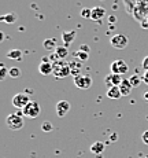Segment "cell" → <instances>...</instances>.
<instances>
[{"label": "cell", "instance_id": "obj_1", "mask_svg": "<svg viewBox=\"0 0 148 158\" xmlns=\"http://www.w3.org/2000/svg\"><path fill=\"white\" fill-rule=\"evenodd\" d=\"M23 113L22 111H18V113H11L7 115L6 118V124H7L8 129L11 131H21L25 125V121H23Z\"/></svg>", "mask_w": 148, "mask_h": 158}, {"label": "cell", "instance_id": "obj_2", "mask_svg": "<svg viewBox=\"0 0 148 158\" xmlns=\"http://www.w3.org/2000/svg\"><path fill=\"white\" fill-rule=\"evenodd\" d=\"M52 74L55 76L56 78H65L67 77L69 74H71V68L70 63L63 62V60H58V62L54 63V72Z\"/></svg>", "mask_w": 148, "mask_h": 158}, {"label": "cell", "instance_id": "obj_3", "mask_svg": "<svg viewBox=\"0 0 148 158\" xmlns=\"http://www.w3.org/2000/svg\"><path fill=\"white\" fill-rule=\"evenodd\" d=\"M40 111H41L40 105H38V102H36V101H30L28 105L22 109L23 115L28 118H37L38 114H40Z\"/></svg>", "mask_w": 148, "mask_h": 158}, {"label": "cell", "instance_id": "obj_4", "mask_svg": "<svg viewBox=\"0 0 148 158\" xmlns=\"http://www.w3.org/2000/svg\"><path fill=\"white\" fill-rule=\"evenodd\" d=\"M92 83H93L92 77H90L89 74L81 73V74L74 77V85L77 88H80V89H89V88L92 87Z\"/></svg>", "mask_w": 148, "mask_h": 158}, {"label": "cell", "instance_id": "obj_5", "mask_svg": "<svg viewBox=\"0 0 148 158\" xmlns=\"http://www.w3.org/2000/svg\"><path fill=\"white\" fill-rule=\"evenodd\" d=\"M128 43H129V40L125 35H115L110 39L111 47H114L115 50H125L128 47Z\"/></svg>", "mask_w": 148, "mask_h": 158}, {"label": "cell", "instance_id": "obj_6", "mask_svg": "<svg viewBox=\"0 0 148 158\" xmlns=\"http://www.w3.org/2000/svg\"><path fill=\"white\" fill-rule=\"evenodd\" d=\"M110 70H111V73H115V74L122 76V74H125V73H128L129 66L123 59H117L110 65Z\"/></svg>", "mask_w": 148, "mask_h": 158}, {"label": "cell", "instance_id": "obj_7", "mask_svg": "<svg viewBox=\"0 0 148 158\" xmlns=\"http://www.w3.org/2000/svg\"><path fill=\"white\" fill-rule=\"evenodd\" d=\"M29 102H30V98H29L28 94H25V92L15 94L14 98H13V106L17 109H19V110H22Z\"/></svg>", "mask_w": 148, "mask_h": 158}, {"label": "cell", "instance_id": "obj_8", "mask_svg": "<svg viewBox=\"0 0 148 158\" xmlns=\"http://www.w3.org/2000/svg\"><path fill=\"white\" fill-rule=\"evenodd\" d=\"M70 109H71V105H70V102H67V101H59L58 103H56V106H55V111H56V115L58 117H65L66 114L70 111Z\"/></svg>", "mask_w": 148, "mask_h": 158}, {"label": "cell", "instance_id": "obj_9", "mask_svg": "<svg viewBox=\"0 0 148 158\" xmlns=\"http://www.w3.org/2000/svg\"><path fill=\"white\" fill-rule=\"evenodd\" d=\"M122 80H123V78L121 77V74H115V73H110L108 76H106L104 83H106V85H107L108 88H110V87H114V85L119 87V85H121V83H122Z\"/></svg>", "mask_w": 148, "mask_h": 158}, {"label": "cell", "instance_id": "obj_10", "mask_svg": "<svg viewBox=\"0 0 148 158\" xmlns=\"http://www.w3.org/2000/svg\"><path fill=\"white\" fill-rule=\"evenodd\" d=\"M38 72H40L43 76L52 74V72H54V63H51L50 59H47V58H45V59L43 58L41 63L38 65Z\"/></svg>", "mask_w": 148, "mask_h": 158}, {"label": "cell", "instance_id": "obj_11", "mask_svg": "<svg viewBox=\"0 0 148 158\" xmlns=\"http://www.w3.org/2000/svg\"><path fill=\"white\" fill-rule=\"evenodd\" d=\"M119 89H121V94H122V96L130 95L132 89H133V85L130 84L129 78H123L122 83H121V85H119Z\"/></svg>", "mask_w": 148, "mask_h": 158}, {"label": "cell", "instance_id": "obj_12", "mask_svg": "<svg viewBox=\"0 0 148 158\" xmlns=\"http://www.w3.org/2000/svg\"><path fill=\"white\" fill-rule=\"evenodd\" d=\"M75 36H77V32H75V30H70V32H63L62 33V40H63V43H65L66 47H69V45L73 43Z\"/></svg>", "mask_w": 148, "mask_h": 158}, {"label": "cell", "instance_id": "obj_13", "mask_svg": "<svg viewBox=\"0 0 148 158\" xmlns=\"http://www.w3.org/2000/svg\"><path fill=\"white\" fill-rule=\"evenodd\" d=\"M104 15H106V10H104V7H93L92 8V19L93 21H100L102 18H104Z\"/></svg>", "mask_w": 148, "mask_h": 158}, {"label": "cell", "instance_id": "obj_14", "mask_svg": "<svg viewBox=\"0 0 148 158\" xmlns=\"http://www.w3.org/2000/svg\"><path fill=\"white\" fill-rule=\"evenodd\" d=\"M121 96H122V94H121L119 87L114 85V87H110L107 89V98L108 99H119Z\"/></svg>", "mask_w": 148, "mask_h": 158}, {"label": "cell", "instance_id": "obj_15", "mask_svg": "<svg viewBox=\"0 0 148 158\" xmlns=\"http://www.w3.org/2000/svg\"><path fill=\"white\" fill-rule=\"evenodd\" d=\"M104 148H106V144L103 142H95V143L90 146V153L99 156V154H102L104 151Z\"/></svg>", "mask_w": 148, "mask_h": 158}, {"label": "cell", "instance_id": "obj_16", "mask_svg": "<svg viewBox=\"0 0 148 158\" xmlns=\"http://www.w3.org/2000/svg\"><path fill=\"white\" fill-rule=\"evenodd\" d=\"M22 56H23L22 51H21V50H17V48H14V50H10V51L7 52V58H8V59L17 60V62L22 59Z\"/></svg>", "mask_w": 148, "mask_h": 158}, {"label": "cell", "instance_id": "obj_17", "mask_svg": "<svg viewBox=\"0 0 148 158\" xmlns=\"http://www.w3.org/2000/svg\"><path fill=\"white\" fill-rule=\"evenodd\" d=\"M2 22H6V23H14L15 21L18 19V15L15 13H8V14H4L2 15Z\"/></svg>", "mask_w": 148, "mask_h": 158}, {"label": "cell", "instance_id": "obj_18", "mask_svg": "<svg viewBox=\"0 0 148 158\" xmlns=\"http://www.w3.org/2000/svg\"><path fill=\"white\" fill-rule=\"evenodd\" d=\"M55 54H56V56H58L59 59H65V58L67 56V54H69V50H67L66 45H60V47L55 48Z\"/></svg>", "mask_w": 148, "mask_h": 158}, {"label": "cell", "instance_id": "obj_19", "mask_svg": "<svg viewBox=\"0 0 148 158\" xmlns=\"http://www.w3.org/2000/svg\"><path fill=\"white\" fill-rule=\"evenodd\" d=\"M43 47H44L47 51H54V50L56 48V41H55V39H47V40H44Z\"/></svg>", "mask_w": 148, "mask_h": 158}, {"label": "cell", "instance_id": "obj_20", "mask_svg": "<svg viewBox=\"0 0 148 158\" xmlns=\"http://www.w3.org/2000/svg\"><path fill=\"white\" fill-rule=\"evenodd\" d=\"M129 81H130V84L133 85V88H137V87H140L141 84H143V77H140L138 74H133L130 78H129Z\"/></svg>", "mask_w": 148, "mask_h": 158}, {"label": "cell", "instance_id": "obj_21", "mask_svg": "<svg viewBox=\"0 0 148 158\" xmlns=\"http://www.w3.org/2000/svg\"><path fill=\"white\" fill-rule=\"evenodd\" d=\"M8 76H10L11 78H18L21 76L19 68H11V69H8Z\"/></svg>", "mask_w": 148, "mask_h": 158}, {"label": "cell", "instance_id": "obj_22", "mask_svg": "<svg viewBox=\"0 0 148 158\" xmlns=\"http://www.w3.org/2000/svg\"><path fill=\"white\" fill-rule=\"evenodd\" d=\"M81 17L85 19H92V8H82L81 10Z\"/></svg>", "mask_w": 148, "mask_h": 158}, {"label": "cell", "instance_id": "obj_23", "mask_svg": "<svg viewBox=\"0 0 148 158\" xmlns=\"http://www.w3.org/2000/svg\"><path fill=\"white\" fill-rule=\"evenodd\" d=\"M52 129H54V125L50 121H44V123L41 124V131H43V132H51Z\"/></svg>", "mask_w": 148, "mask_h": 158}, {"label": "cell", "instance_id": "obj_24", "mask_svg": "<svg viewBox=\"0 0 148 158\" xmlns=\"http://www.w3.org/2000/svg\"><path fill=\"white\" fill-rule=\"evenodd\" d=\"M77 58H78V60H81V62H85V60L89 58V54L88 52H84V51H81V50H78L77 51Z\"/></svg>", "mask_w": 148, "mask_h": 158}, {"label": "cell", "instance_id": "obj_25", "mask_svg": "<svg viewBox=\"0 0 148 158\" xmlns=\"http://www.w3.org/2000/svg\"><path fill=\"white\" fill-rule=\"evenodd\" d=\"M7 74H8V70L2 65V69H0V78H2V80H4L6 76H7Z\"/></svg>", "mask_w": 148, "mask_h": 158}, {"label": "cell", "instance_id": "obj_26", "mask_svg": "<svg viewBox=\"0 0 148 158\" xmlns=\"http://www.w3.org/2000/svg\"><path fill=\"white\" fill-rule=\"evenodd\" d=\"M141 140H143L144 144H148V129L143 132V135H141Z\"/></svg>", "mask_w": 148, "mask_h": 158}, {"label": "cell", "instance_id": "obj_27", "mask_svg": "<svg viewBox=\"0 0 148 158\" xmlns=\"http://www.w3.org/2000/svg\"><path fill=\"white\" fill-rule=\"evenodd\" d=\"M141 66H143L144 70H148V55L143 59V62H141Z\"/></svg>", "mask_w": 148, "mask_h": 158}, {"label": "cell", "instance_id": "obj_28", "mask_svg": "<svg viewBox=\"0 0 148 158\" xmlns=\"http://www.w3.org/2000/svg\"><path fill=\"white\" fill-rule=\"evenodd\" d=\"M110 140H111V142H117V140H118V135H117L115 132H113V133L110 135Z\"/></svg>", "mask_w": 148, "mask_h": 158}, {"label": "cell", "instance_id": "obj_29", "mask_svg": "<svg viewBox=\"0 0 148 158\" xmlns=\"http://www.w3.org/2000/svg\"><path fill=\"white\" fill-rule=\"evenodd\" d=\"M80 50H81V51H84V52H88V54H89V45L82 44V45L80 47Z\"/></svg>", "mask_w": 148, "mask_h": 158}, {"label": "cell", "instance_id": "obj_30", "mask_svg": "<svg viewBox=\"0 0 148 158\" xmlns=\"http://www.w3.org/2000/svg\"><path fill=\"white\" fill-rule=\"evenodd\" d=\"M143 80H144V83L148 85V70H146V73L143 74Z\"/></svg>", "mask_w": 148, "mask_h": 158}, {"label": "cell", "instance_id": "obj_31", "mask_svg": "<svg viewBox=\"0 0 148 158\" xmlns=\"http://www.w3.org/2000/svg\"><path fill=\"white\" fill-rule=\"evenodd\" d=\"M117 21V18H115V15H110L108 17V22H111V23H114Z\"/></svg>", "mask_w": 148, "mask_h": 158}, {"label": "cell", "instance_id": "obj_32", "mask_svg": "<svg viewBox=\"0 0 148 158\" xmlns=\"http://www.w3.org/2000/svg\"><path fill=\"white\" fill-rule=\"evenodd\" d=\"M143 99H144L146 102H148V91H147V92H144V94H143Z\"/></svg>", "mask_w": 148, "mask_h": 158}, {"label": "cell", "instance_id": "obj_33", "mask_svg": "<svg viewBox=\"0 0 148 158\" xmlns=\"http://www.w3.org/2000/svg\"><path fill=\"white\" fill-rule=\"evenodd\" d=\"M144 158H148V156H146V157H144Z\"/></svg>", "mask_w": 148, "mask_h": 158}]
</instances>
